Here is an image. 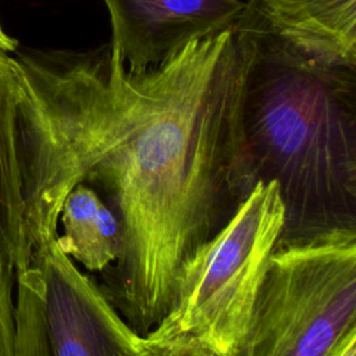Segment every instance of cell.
<instances>
[{"label":"cell","mask_w":356,"mask_h":356,"mask_svg":"<svg viewBox=\"0 0 356 356\" xmlns=\"http://www.w3.org/2000/svg\"><path fill=\"white\" fill-rule=\"evenodd\" d=\"M235 29L246 161L284 204L277 248L356 231V68L302 54L249 7Z\"/></svg>","instance_id":"cell-2"},{"label":"cell","mask_w":356,"mask_h":356,"mask_svg":"<svg viewBox=\"0 0 356 356\" xmlns=\"http://www.w3.org/2000/svg\"><path fill=\"white\" fill-rule=\"evenodd\" d=\"M18 47V42L13 38H10L1 28L0 25V50L6 51V53H11L15 51Z\"/></svg>","instance_id":"cell-13"},{"label":"cell","mask_w":356,"mask_h":356,"mask_svg":"<svg viewBox=\"0 0 356 356\" xmlns=\"http://www.w3.org/2000/svg\"><path fill=\"white\" fill-rule=\"evenodd\" d=\"M58 221L63 227V234L57 235L58 248L88 273L102 274L115 261L118 221L92 186L79 182L67 193Z\"/></svg>","instance_id":"cell-9"},{"label":"cell","mask_w":356,"mask_h":356,"mask_svg":"<svg viewBox=\"0 0 356 356\" xmlns=\"http://www.w3.org/2000/svg\"><path fill=\"white\" fill-rule=\"evenodd\" d=\"M331 356H356V331L350 332Z\"/></svg>","instance_id":"cell-12"},{"label":"cell","mask_w":356,"mask_h":356,"mask_svg":"<svg viewBox=\"0 0 356 356\" xmlns=\"http://www.w3.org/2000/svg\"><path fill=\"white\" fill-rule=\"evenodd\" d=\"M31 81L22 54L0 50V266L14 271L29 263L24 197L25 131Z\"/></svg>","instance_id":"cell-7"},{"label":"cell","mask_w":356,"mask_h":356,"mask_svg":"<svg viewBox=\"0 0 356 356\" xmlns=\"http://www.w3.org/2000/svg\"><path fill=\"white\" fill-rule=\"evenodd\" d=\"M145 356H209L199 346L189 342H165V343H145L142 339Z\"/></svg>","instance_id":"cell-11"},{"label":"cell","mask_w":356,"mask_h":356,"mask_svg":"<svg viewBox=\"0 0 356 356\" xmlns=\"http://www.w3.org/2000/svg\"><path fill=\"white\" fill-rule=\"evenodd\" d=\"M356 331V231L275 248L238 356H331Z\"/></svg>","instance_id":"cell-4"},{"label":"cell","mask_w":356,"mask_h":356,"mask_svg":"<svg viewBox=\"0 0 356 356\" xmlns=\"http://www.w3.org/2000/svg\"><path fill=\"white\" fill-rule=\"evenodd\" d=\"M266 29L302 54L356 68V0H249Z\"/></svg>","instance_id":"cell-8"},{"label":"cell","mask_w":356,"mask_h":356,"mask_svg":"<svg viewBox=\"0 0 356 356\" xmlns=\"http://www.w3.org/2000/svg\"><path fill=\"white\" fill-rule=\"evenodd\" d=\"M57 235L15 271L13 356H145L142 337L61 252Z\"/></svg>","instance_id":"cell-5"},{"label":"cell","mask_w":356,"mask_h":356,"mask_svg":"<svg viewBox=\"0 0 356 356\" xmlns=\"http://www.w3.org/2000/svg\"><path fill=\"white\" fill-rule=\"evenodd\" d=\"M284 225L274 181H257L231 218L182 266L174 299L145 343L189 342L209 356H238Z\"/></svg>","instance_id":"cell-3"},{"label":"cell","mask_w":356,"mask_h":356,"mask_svg":"<svg viewBox=\"0 0 356 356\" xmlns=\"http://www.w3.org/2000/svg\"><path fill=\"white\" fill-rule=\"evenodd\" d=\"M111 25L110 47L124 65L142 72L188 43L235 26L243 0H103Z\"/></svg>","instance_id":"cell-6"},{"label":"cell","mask_w":356,"mask_h":356,"mask_svg":"<svg viewBox=\"0 0 356 356\" xmlns=\"http://www.w3.org/2000/svg\"><path fill=\"white\" fill-rule=\"evenodd\" d=\"M15 271L0 266V356H13L15 318L13 303V282Z\"/></svg>","instance_id":"cell-10"},{"label":"cell","mask_w":356,"mask_h":356,"mask_svg":"<svg viewBox=\"0 0 356 356\" xmlns=\"http://www.w3.org/2000/svg\"><path fill=\"white\" fill-rule=\"evenodd\" d=\"M33 113L24 168L31 250L54 238L67 193L92 186L118 221L96 281L140 337L171 307L182 266L254 186L242 134L235 26L129 71L110 44L24 54Z\"/></svg>","instance_id":"cell-1"}]
</instances>
